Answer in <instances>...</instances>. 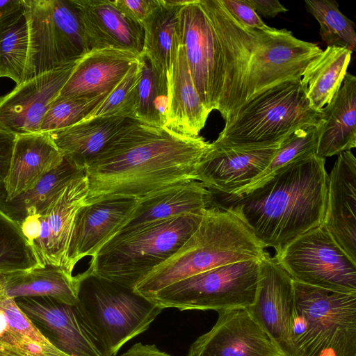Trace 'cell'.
I'll list each match as a JSON object with an SVG mask.
<instances>
[{
	"mask_svg": "<svg viewBox=\"0 0 356 356\" xmlns=\"http://www.w3.org/2000/svg\"><path fill=\"white\" fill-rule=\"evenodd\" d=\"M211 147L200 136H182L129 119L86 165V204L116 197L140 199L197 180L198 165Z\"/></svg>",
	"mask_w": 356,
	"mask_h": 356,
	"instance_id": "obj_1",
	"label": "cell"
},
{
	"mask_svg": "<svg viewBox=\"0 0 356 356\" xmlns=\"http://www.w3.org/2000/svg\"><path fill=\"white\" fill-rule=\"evenodd\" d=\"M179 38L202 104L227 120L247 101L255 29L241 25L221 0H189L179 12Z\"/></svg>",
	"mask_w": 356,
	"mask_h": 356,
	"instance_id": "obj_2",
	"label": "cell"
},
{
	"mask_svg": "<svg viewBox=\"0 0 356 356\" xmlns=\"http://www.w3.org/2000/svg\"><path fill=\"white\" fill-rule=\"evenodd\" d=\"M325 161L316 154L296 161L237 196L211 192L212 204L234 214L264 248L277 253L323 223L328 177Z\"/></svg>",
	"mask_w": 356,
	"mask_h": 356,
	"instance_id": "obj_3",
	"label": "cell"
},
{
	"mask_svg": "<svg viewBox=\"0 0 356 356\" xmlns=\"http://www.w3.org/2000/svg\"><path fill=\"white\" fill-rule=\"evenodd\" d=\"M264 249L236 216L211 204L204 211L197 228L181 247L145 275L134 291L146 298L208 270L259 259Z\"/></svg>",
	"mask_w": 356,
	"mask_h": 356,
	"instance_id": "obj_4",
	"label": "cell"
},
{
	"mask_svg": "<svg viewBox=\"0 0 356 356\" xmlns=\"http://www.w3.org/2000/svg\"><path fill=\"white\" fill-rule=\"evenodd\" d=\"M203 213L176 216L116 235L92 257L87 270L134 289L181 247L197 228Z\"/></svg>",
	"mask_w": 356,
	"mask_h": 356,
	"instance_id": "obj_5",
	"label": "cell"
},
{
	"mask_svg": "<svg viewBox=\"0 0 356 356\" xmlns=\"http://www.w3.org/2000/svg\"><path fill=\"white\" fill-rule=\"evenodd\" d=\"M76 306L104 356H115L163 310L145 296L86 270L78 275Z\"/></svg>",
	"mask_w": 356,
	"mask_h": 356,
	"instance_id": "obj_6",
	"label": "cell"
},
{
	"mask_svg": "<svg viewBox=\"0 0 356 356\" xmlns=\"http://www.w3.org/2000/svg\"><path fill=\"white\" fill-rule=\"evenodd\" d=\"M300 80L286 81L252 96L225 120L213 143L232 146L272 144L300 127L320 123L321 110L312 107Z\"/></svg>",
	"mask_w": 356,
	"mask_h": 356,
	"instance_id": "obj_7",
	"label": "cell"
},
{
	"mask_svg": "<svg viewBox=\"0 0 356 356\" xmlns=\"http://www.w3.org/2000/svg\"><path fill=\"white\" fill-rule=\"evenodd\" d=\"M29 54L23 82L77 62L92 50L73 0H24Z\"/></svg>",
	"mask_w": 356,
	"mask_h": 356,
	"instance_id": "obj_8",
	"label": "cell"
},
{
	"mask_svg": "<svg viewBox=\"0 0 356 356\" xmlns=\"http://www.w3.org/2000/svg\"><path fill=\"white\" fill-rule=\"evenodd\" d=\"M260 258L220 266L173 283L146 297L163 309L219 311L254 302Z\"/></svg>",
	"mask_w": 356,
	"mask_h": 356,
	"instance_id": "obj_9",
	"label": "cell"
},
{
	"mask_svg": "<svg viewBox=\"0 0 356 356\" xmlns=\"http://www.w3.org/2000/svg\"><path fill=\"white\" fill-rule=\"evenodd\" d=\"M295 309L306 332L296 347L300 356L332 348L337 356H356V293H344L293 280Z\"/></svg>",
	"mask_w": 356,
	"mask_h": 356,
	"instance_id": "obj_10",
	"label": "cell"
},
{
	"mask_svg": "<svg viewBox=\"0 0 356 356\" xmlns=\"http://www.w3.org/2000/svg\"><path fill=\"white\" fill-rule=\"evenodd\" d=\"M273 257L296 282L356 293V262L322 224L292 241Z\"/></svg>",
	"mask_w": 356,
	"mask_h": 356,
	"instance_id": "obj_11",
	"label": "cell"
},
{
	"mask_svg": "<svg viewBox=\"0 0 356 356\" xmlns=\"http://www.w3.org/2000/svg\"><path fill=\"white\" fill-rule=\"evenodd\" d=\"M322 51L316 44L298 39L284 29H255L247 100L275 85L301 79L306 67Z\"/></svg>",
	"mask_w": 356,
	"mask_h": 356,
	"instance_id": "obj_12",
	"label": "cell"
},
{
	"mask_svg": "<svg viewBox=\"0 0 356 356\" xmlns=\"http://www.w3.org/2000/svg\"><path fill=\"white\" fill-rule=\"evenodd\" d=\"M247 309L283 356H300L291 333L295 311L293 280L268 252L260 258L257 295Z\"/></svg>",
	"mask_w": 356,
	"mask_h": 356,
	"instance_id": "obj_13",
	"label": "cell"
},
{
	"mask_svg": "<svg viewBox=\"0 0 356 356\" xmlns=\"http://www.w3.org/2000/svg\"><path fill=\"white\" fill-rule=\"evenodd\" d=\"M88 194V179L83 173L66 184L38 214L40 236L31 247L39 266L51 265L71 274L69 251L75 218L86 204Z\"/></svg>",
	"mask_w": 356,
	"mask_h": 356,
	"instance_id": "obj_14",
	"label": "cell"
},
{
	"mask_svg": "<svg viewBox=\"0 0 356 356\" xmlns=\"http://www.w3.org/2000/svg\"><path fill=\"white\" fill-rule=\"evenodd\" d=\"M217 312L215 325L191 345L186 356H283L247 308Z\"/></svg>",
	"mask_w": 356,
	"mask_h": 356,
	"instance_id": "obj_15",
	"label": "cell"
},
{
	"mask_svg": "<svg viewBox=\"0 0 356 356\" xmlns=\"http://www.w3.org/2000/svg\"><path fill=\"white\" fill-rule=\"evenodd\" d=\"M42 334L67 356H104L76 306L50 297L16 299Z\"/></svg>",
	"mask_w": 356,
	"mask_h": 356,
	"instance_id": "obj_16",
	"label": "cell"
},
{
	"mask_svg": "<svg viewBox=\"0 0 356 356\" xmlns=\"http://www.w3.org/2000/svg\"><path fill=\"white\" fill-rule=\"evenodd\" d=\"M282 140L249 146L224 145L213 142L198 165L197 180L212 193L229 195L247 185L266 168Z\"/></svg>",
	"mask_w": 356,
	"mask_h": 356,
	"instance_id": "obj_17",
	"label": "cell"
},
{
	"mask_svg": "<svg viewBox=\"0 0 356 356\" xmlns=\"http://www.w3.org/2000/svg\"><path fill=\"white\" fill-rule=\"evenodd\" d=\"M77 62L37 76L0 96V127L16 136L39 133L44 114Z\"/></svg>",
	"mask_w": 356,
	"mask_h": 356,
	"instance_id": "obj_18",
	"label": "cell"
},
{
	"mask_svg": "<svg viewBox=\"0 0 356 356\" xmlns=\"http://www.w3.org/2000/svg\"><path fill=\"white\" fill-rule=\"evenodd\" d=\"M322 225L356 262V159L351 150L338 155L328 175Z\"/></svg>",
	"mask_w": 356,
	"mask_h": 356,
	"instance_id": "obj_19",
	"label": "cell"
},
{
	"mask_svg": "<svg viewBox=\"0 0 356 356\" xmlns=\"http://www.w3.org/2000/svg\"><path fill=\"white\" fill-rule=\"evenodd\" d=\"M138 199L116 197L86 204L78 211L69 251L68 271L85 257H93L118 232Z\"/></svg>",
	"mask_w": 356,
	"mask_h": 356,
	"instance_id": "obj_20",
	"label": "cell"
},
{
	"mask_svg": "<svg viewBox=\"0 0 356 356\" xmlns=\"http://www.w3.org/2000/svg\"><path fill=\"white\" fill-rule=\"evenodd\" d=\"M73 1L92 49L111 48L143 54V26L124 15L113 0Z\"/></svg>",
	"mask_w": 356,
	"mask_h": 356,
	"instance_id": "obj_21",
	"label": "cell"
},
{
	"mask_svg": "<svg viewBox=\"0 0 356 356\" xmlns=\"http://www.w3.org/2000/svg\"><path fill=\"white\" fill-rule=\"evenodd\" d=\"M211 204L212 193L200 181L166 187L138 199L135 209L115 236L176 216L200 213Z\"/></svg>",
	"mask_w": 356,
	"mask_h": 356,
	"instance_id": "obj_22",
	"label": "cell"
},
{
	"mask_svg": "<svg viewBox=\"0 0 356 356\" xmlns=\"http://www.w3.org/2000/svg\"><path fill=\"white\" fill-rule=\"evenodd\" d=\"M140 56L111 48L92 49L77 62L54 100L110 92Z\"/></svg>",
	"mask_w": 356,
	"mask_h": 356,
	"instance_id": "obj_23",
	"label": "cell"
},
{
	"mask_svg": "<svg viewBox=\"0 0 356 356\" xmlns=\"http://www.w3.org/2000/svg\"><path fill=\"white\" fill-rule=\"evenodd\" d=\"M63 159V154L48 134L17 135L8 177L0 187V196L12 200L32 189Z\"/></svg>",
	"mask_w": 356,
	"mask_h": 356,
	"instance_id": "obj_24",
	"label": "cell"
},
{
	"mask_svg": "<svg viewBox=\"0 0 356 356\" xmlns=\"http://www.w3.org/2000/svg\"><path fill=\"white\" fill-rule=\"evenodd\" d=\"M168 91L164 127L182 136H200L209 113L194 86L180 41L168 72Z\"/></svg>",
	"mask_w": 356,
	"mask_h": 356,
	"instance_id": "obj_25",
	"label": "cell"
},
{
	"mask_svg": "<svg viewBox=\"0 0 356 356\" xmlns=\"http://www.w3.org/2000/svg\"><path fill=\"white\" fill-rule=\"evenodd\" d=\"M316 155L325 159L356 147V77L347 72L330 103L321 108Z\"/></svg>",
	"mask_w": 356,
	"mask_h": 356,
	"instance_id": "obj_26",
	"label": "cell"
},
{
	"mask_svg": "<svg viewBox=\"0 0 356 356\" xmlns=\"http://www.w3.org/2000/svg\"><path fill=\"white\" fill-rule=\"evenodd\" d=\"M185 1L154 0L143 21V54L158 72L168 80L172 60L179 43V12Z\"/></svg>",
	"mask_w": 356,
	"mask_h": 356,
	"instance_id": "obj_27",
	"label": "cell"
},
{
	"mask_svg": "<svg viewBox=\"0 0 356 356\" xmlns=\"http://www.w3.org/2000/svg\"><path fill=\"white\" fill-rule=\"evenodd\" d=\"M2 275L3 291L15 300L50 297L68 305L76 303L79 276L59 267L46 265Z\"/></svg>",
	"mask_w": 356,
	"mask_h": 356,
	"instance_id": "obj_28",
	"label": "cell"
},
{
	"mask_svg": "<svg viewBox=\"0 0 356 356\" xmlns=\"http://www.w3.org/2000/svg\"><path fill=\"white\" fill-rule=\"evenodd\" d=\"M129 118H98L82 120L69 127L49 133L58 149L81 168L105 147Z\"/></svg>",
	"mask_w": 356,
	"mask_h": 356,
	"instance_id": "obj_29",
	"label": "cell"
},
{
	"mask_svg": "<svg viewBox=\"0 0 356 356\" xmlns=\"http://www.w3.org/2000/svg\"><path fill=\"white\" fill-rule=\"evenodd\" d=\"M351 55L346 48L327 47L306 67L300 81L314 109L321 111L339 90Z\"/></svg>",
	"mask_w": 356,
	"mask_h": 356,
	"instance_id": "obj_30",
	"label": "cell"
},
{
	"mask_svg": "<svg viewBox=\"0 0 356 356\" xmlns=\"http://www.w3.org/2000/svg\"><path fill=\"white\" fill-rule=\"evenodd\" d=\"M29 54V28L24 0L0 11V77L23 82Z\"/></svg>",
	"mask_w": 356,
	"mask_h": 356,
	"instance_id": "obj_31",
	"label": "cell"
},
{
	"mask_svg": "<svg viewBox=\"0 0 356 356\" xmlns=\"http://www.w3.org/2000/svg\"><path fill=\"white\" fill-rule=\"evenodd\" d=\"M83 173L85 170L63 155L60 165L44 175L32 189L12 200L0 196V210L20 226L28 216L39 214L66 184Z\"/></svg>",
	"mask_w": 356,
	"mask_h": 356,
	"instance_id": "obj_32",
	"label": "cell"
},
{
	"mask_svg": "<svg viewBox=\"0 0 356 356\" xmlns=\"http://www.w3.org/2000/svg\"><path fill=\"white\" fill-rule=\"evenodd\" d=\"M310 124L300 127L284 138L266 168L245 186L229 195L237 196L248 193L263 184L278 170L299 159L316 154L321 127Z\"/></svg>",
	"mask_w": 356,
	"mask_h": 356,
	"instance_id": "obj_33",
	"label": "cell"
},
{
	"mask_svg": "<svg viewBox=\"0 0 356 356\" xmlns=\"http://www.w3.org/2000/svg\"><path fill=\"white\" fill-rule=\"evenodd\" d=\"M139 63L135 120L164 127L168 103V80L158 72L145 54L139 56Z\"/></svg>",
	"mask_w": 356,
	"mask_h": 356,
	"instance_id": "obj_34",
	"label": "cell"
},
{
	"mask_svg": "<svg viewBox=\"0 0 356 356\" xmlns=\"http://www.w3.org/2000/svg\"><path fill=\"white\" fill-rule=\"evenodd\" d=\"M305 6L320 25V35L327 47H344L351 51L356 46L355 24L339 9L334 0H305Z\"/></svg>",
	"mask_w": 356,
	"mask_h": 356,
	"instance_id": "obj_35",
	"label": "cell"
},
{
	"mask_svg": "<svg viewBox=\"0 0 356 356\" xmlns=\"http://www.w3.org/2000/svg\"><path fill=\"white\" fill-rule=\"evenodd\" d=\"M39 266L34 252L20 226L0 210V274Z\"/></svg>",
	"mask_w": 356,
	"mask_h": 356,
	"instance_id": "obj_36",
	"label": "cell"
},
{
	"mask_svg": "<svg viewBox=\"0 0 356 356\" xmlns=\"http://www.w3.org/2000/svg\"><path fill=\"white\" fill-rule=\"evenodd\" d=\"M139 76L138 57V60L131 67L122 80L83 120L98 118L135 120L136 88Z\"/></svg>",
	"mask_w": 356,
	"mask_h": 356,
	"instance_id": "obj_37",
	"label": "cell"
},
{
	"mask_svg": "<svg viewBox=\"0 0 356 356\" xmlns=\"http://www.w3.org/2000/svg\"><path fill=\"white\" fill-rule=\"evenodd\" d=\"M108 93L95 97H70L54 100L41 121L39 133L49 134L79 122L102 102Z\"/></svg>",
	"mask_w": 356,
	"mask_h": 356,
	"instance_id": "obj_38",
	"label": "cell"
},
{
	"mask_svg": "<svg viewBox=\"0 0 356 356\" xmlns=\"http://www.w3.org/2000/svg\"><path fill=\"white\" fill-rule=\"evenodd\" d=\"M0 356H67L53 345L37 343L14 331L0 337Z\"/></svg>",
	"mask_w": 356,
	"mask_h": 356,
	"instance_id": "obj_39",
	"label": "cell"
},
{
	"mask_svg": "<svg viewBox=\"0 0 356 356\" xmlns=\"http://www.w3.org/2000/svg\"><path fill=\"white\" fill-rule=\"evenodd\" d=\"M231 15L243 26L261 31H272L255 12L248 0H221Z\"/></svg>",
	"mask_w": 356,
	"mask_h": 356,
	"instance_id": "obj_40",
	"label": "cell"
},
{
	"mask_svg": "<svg viewBox=\"0 0 356 356\" xmlns=\"http://www.w3.org/2000/svg\"><path fill=\"white\" fill-rule=\"evenodd\" d=\"M113 2L129 18L142 25L154 0H113Z\"/></svg>",
	"mask_w": 356,
	"mask_h": 356,
	"instance_id": "obj_41",
	"label": "cell"
},
{
	"mask_svg": "<svg viewBox=\"0 0 356 356\" xmlns=\"http://www.w3.org/2000/svg\"><path fill=\"white\" fill-rule=\"evenodd\" d=\"M17 136L0 127V187L8 177Z\"/></svg>",
	"mask_w": 356,
	"mask_h": 356,
	"instance_id": "obj_42",
	"label": "cell"
},
{
	"mask_svg": "<svg viewBox=\"0 0 356 356\" xmlns=\"http://www.w3.org/2000/svg\"><path fill=\"white\" fill-rule=\"evenodd\" d=\"M255 12L265 17H274L288 10L277 0H248Z\"/></svg>",
	"mask_w": 356,
	"mask_h": 356,
	"instance_id": "obj_43",
	"label": "cell"
},
{
	"mask_svg": "<svg viewBox=\"0 0 356 356\" xmlns=\"http://www.w3.org/2000/svg\"><path fill=\"white\" fill-rule=\"evenodd\" d=\"M22 234L30 245L38 238L40 232V220L38 214L28 216L20 225Z\"/></svg>",
	"mask_w": 356,
	"mask_h": 356,
	"instance_id": "obj_44",
	"label": "cell"
},
{
	"mask_svg": "<svg viewBox=\"0 0 356 356\" xmlns=\"http://www.w3.org/2000/svg\"><path fill=\"white\" fill-rule=\"evenodd\" d=\"M120 356H172L160 350L154 344L136 343Z\"/></svg>",
	"mask_w": 356,
	"mask_h": 356,
	"instance_id": "obj_45",
	"label": "cell"
},
{
	"mask_svg": "<svg viewBox=\"0 0 356 356\" xmlns=\"http://www.w3.org/2000/svg\"><path fill=\"white\" fill-rule=\"evenodd\" d=\"M318 356H337L336 353L332 348L323 350Z\"/></svg>",
	"mask_w": 356,
	"mask_h": 356,
	"instance_id": "obj_46",
	"label": "cell"
},
{
	"mask_svg": "<svg viewBox=\"0 0 356 356\" xmlns=\"http://www.w3.org/2000/svg\"><path fill=\"white\" fill-rule=\"evenodd\" d=\"M1 275L0 274V287H1Z\"/></svg>",
	"mask_w": 356,
	"mask_h": 356,
	"instance_id": "obj_47",
	"label": "cell"
}]
</instances>
